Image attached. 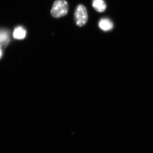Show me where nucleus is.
<instances>
[{"label":"nucleus","mask_w":153,"mask_h":153,"mask_svg":"<svg viewBox=\"0 0 153 153\" xmlns=\"http://www.w3.org/2000/svg\"><path fill=\"white\" fill-rule=\"evenodd\" d=\"M74 19L76 25L82 27L85 25L88 20L87 10L83 5L76 6L74 13Z\"/></svg>","instance_id":"nucleus-2"},{"label":"nucleus","mask_w":153,"mask_h":153,"mask_svg":"<svg viewBox=\"0 0 153 153\" xmlns=\"http://www.w3.org/2000/svg\"><path fill=\"white\" fill-rule=\"evenodd\" d=\"M92 6L96 11L99 13L104 12L106 8V5L104 0H93Z\"/></svg>","instance_id":"nucleus-4"},{"label":"nucleus","mask_w":153,"mask_h":153,"mask_svg":"<svg viewBox=\"0 0 153 153\" xmlns=\"http://www.w3.org/2000/svg\"><path fill=\"white\" fill-rule=\"evenodd\" d=\"M98 26L101 30L104 31H108L112 30L113 28V23L110 19L107 18H102L99 21Z\"/></svg>","instance_id":"nucleus-3"},{"label":"nucleus","mask_w":153,"mask_h":153,"mask_svg":"<svg viewBox=\"0 0 153 153\" xmlns=\"http://www.w3.org/2000/svg\"><path fill=\"white\" fill-rule=\"evenodd\" d=\"M27 32L25 28L22 26H19L15 28L13 34L14 38L18 40H22L25 38Z\"/></svg>","instance_id":"nucleus-5"},{"label":"nucleus","mask_w":153,"mask_h":153,"mask_svg":"<svg viewBox=\"0 0 153 153\" xmlns=\"http://www.w3.org/2000/svg\"><path fill=\"white\" fill-rule=\"evenodd\" d=\"M9 41V35L7 31L0 30V45H6Z\"/></svg>","instance_id":"nucleus-6"},{"label":"nucleus","mask_w":153,"mask_h":153,"mask_svg":"<svg viewBox=\"0 0 153 153\" xmlns=\"http://www.w3.org/2000/svg\"><path fill=\"white\" fill-rule=\"evenodd\" d=\"M2 55V52L1 49V46H0V58L1 57Z\"/></svg>","instance_id":"nucleus-7"},{"label":"nucleus","mask_w":153,"mask_h":153,"mask_svg":"<svg viewBox=\"0 0 153 153\" xmlns=\"http://www.w3.org/2000/svg\"><path fill=\"white\" fill-rule=\"evenodd\" d=\"M68 4L66 0H56L52 6L51 14L55 18H60L68 13Z\"/></svg>","instance_id":"nucleus-1"}]
</instances>
